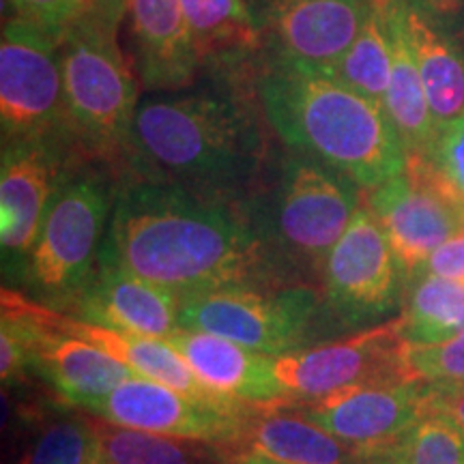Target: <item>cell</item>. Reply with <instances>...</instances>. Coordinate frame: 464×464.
<instances>
[{"label":"cell","mask_w":464,"mask_h":464,"mask_svg":"<svg viewBox=\"0 0 464 464\" xmlns=\"http://www.w3.org/2000/svg\"><path fill=\"white\" fill-rule=\"evenodd\" d=\"M103 246L131 274L179 299L282 280L247 207L207 200L179 185L121 177Z\"/></svg>","instance_id":"obj_1"},{"label":"cell","mask_w":464,"mask_h":464,"mask_svg":"<svg viewBox=\"0 0 464 464\" xmlns=\"http://www.w3.org/2000/svg\"><path fill=\"white\" fill-rule=\"evenodd\" d=\"M256 108L226 92H168L140 102L125 177L158 179L207 200L243 205L266 158Z\"/></svg>","instance_id":"obj_2"},{"label":"cell","mask_w":464,"mask_h":464,"mask_svg":"<svg viewBox=\"0 0 464 464\" xmlns=\"http://www.w3.org/2000/svg\"><path fill=\"white\" fill-rule=\"evenodd\" d=\"M254 89L265 123L284 144L362 189L379 188L406 168L409 155L385 108L332 73L266 56Z\"/></svg>","instance_id":"obj_3"},{"label":"cell","mask_w":464,"mask_h":464,"mask_svg":"<svg viewBox=\"0 0 464 464\" xmlns=\"http://www.w3.org/2000/svg\"><path fill=\"white\" fill-rule=\"evenodd\" d=\"M127 0L89 5L61 39L65 131L82 158L119 168L121 177L133 164L136 125V73L121 50L119 26Z\"/></svg>","instance_id":"obj_4"},{"label":"cell","mask_w":464,"mask_h":464,"mask_svg":"<svg viewBox=\"0 0 464 464\" xmlns=\"http://www.w3.org/2000/svg\"><path fill=\"white\" fill-rule=\"evenodd\" d=\"M359 207L362 188L351 177L293 150L277 168L265 205L247 211L282 276L284 271L323 276L324 260Z\"/></svg>","instance_id":"obj_5"},{"label":"cell","mask_w":464,"mask_h":464,"mask_svg":"<svg viewBox=\"0 0 464 464\" xmlns=\"http://www.w3.org/2000/svg\"><path fill=\"white\" fill-rule=\"evenodd\" d=\"M116 185L95 166L75 164L52 196L28 260V297L50 310L67 312L97 269L108 235Z\"/></svg>","instance_id":"obj_6"},{"label":"cell","mask_w":464,"mask_h":464,"mask_svg":"<svg viewBox=\"0 0 464 464\" xmlns=\"http://www.w3.org/2000/svg\"><path fill=\"white\" fill-rule=\"evenodd\" d=\"M181 329L218 335L269 357L342 334L324 299L307 284L230 286L191 295L181 299Z\"/></svg>","instance_id":"obj_7"},{"label":"cell","mask_w":464,"mask_h":464,"mask_svg":"<svg viewBox=\"0 0 464 464\" xmlns=\"http://www.w3.org/2000/svg\"><path fill=\"white\" fill-rule=\"evenodd\" d=\"M409 342L400 318L274 357L276 376L290 402H310L353 387L413 382Z\"/></svg>","instance_id":"obj_8"},{"label":"cell","mask_w":464,"mask_h":464,"mask_svg":"<svg viewBox=\"0 0 464 464\" xmlns=\"http://www.w3.org/2000/svg\"><path fill=\"white\" fill-rule=\"evenodd\" d=\"M0 130L3 140L69 142L61 44L22 17L5 20L0 34Z\"/></svg>","instance_id":"obj_9"},{"label":"cell","mask_w":464,"mask_h":464,"mask_svg":"<svg viewBox=\"0 0 464 464\" xmlns=\"http://www.w3.org/2000/svg\"><path fill=\"white\" fill-rule=\"evenodd\" d=\"M82 155L63 138L3 140L0 155V249L3 276L24 284L45 211L65 174Z\"/></svg>","instance_id":"obj_10"},{"label":"cell","mask_w":464,"mask_h":464,"mask_svg":"<svg viewBox=\"0 0 464 464\" xmlns=\"http://www.w3.org/2000/svg\"><path fill=\"white\" fill-rule=\"evenodd\" d=\"M323 299L340 332L387 316L400 301L404 276L385 230L359 207L323 266Z\"/></svg>","instance_id":"obj_11"},{"label":"cell","mask_w":464,"mask_h":464,"mask_svg":"<svg viewBox=\"0 0 464 464\" xmlns=\"http://www.w3.org/2000/svg\"><path fill=\"white\" fill-rule=\"evenodd\" d=\"M368 191V208L390 239L404 282L420 274L434 249L464 232V202L443 188L426 160L409 158L398 177Z\"/></svg>","instance_id":"obj_12"},{"label":"cell","mask_w":464,"mask_h":464,"mask_svg":"<svg viewBox=\"0 0 464 464\" xmlns=\"http://www.w3.org/2000/svg\"><path fill=\"white\" fill-rule=\"evenodd\" d=\"M254 406L202 402L161 382L133 376L91 406L89 413L112 426L164 434V437L228 445L239 439Z\"/></svg>","instance_id":"obj_13"},{"label":"cell","mask_w":464,"mask_h":464,"mask_svg":"<svg viewBox=\"0 0 464 464\" xmlns=\"http://www.w3.org/2000/svg\"><path fill=\"white\" fill-rule=\"evenodd\" d=\"M376 0H249L266 56L329 69L355 42Z\"/></svg>","instance_id":"obj_14"},{"label":"cell","mask_w":464,"mask_h":464,"mask_svg":"<svg viewBox=\"0 0 464 464\" xmlns=\"http://www.w3.org/2000/svg\"><path fill=\"white\" fill-rule=\"evenodd\" d=\"M63 314L114 332L168 342L181 329V299L131 274L102 246L95 276Z\"/></svg>","instance_id":"obj_15"},{"label":"cell","mask_w":464,"mask_h":464,"mask_svg":"<svg viewBox=\"0 0 464 464\" xmlns=\"http://www.w3.org/2000/svg\"><path fill=\"white\" fill-rule=\"evenodd\" d=\"M428 382L353 387L321 400L295 402L304 420L357 450L392 443L426 415Z\"/></svg>","instance_id":"obj_16"},{"label":"cell","mask_w":464,"mask_h":464,"mask_svg":"<svg viewBox=\"0 0 464 464\" xmlns=\"http://www.w3.org/2000/svg\"><path fill=\"white\" fill-rule=\"evenodd\" d=\"M34 327L33 372H37L67 404L89 411L116 387L138 376L130 365L89 342L56 332L44 321L42 305L22 295Z\"/></svg>","instance_id":"obj_17"},{"label":"cell","mask_w":464,"mask_h":464,"mask_svg":"<svg viewBox=\"0 0 464 464\" xmlns=\"http://www.w3.org/2000/svg\"><path fill=\"white\" fill-rule=\"evenodd\" d=\"M131 69L149 92H174L194 82L200 54L181 0H127Z\"/></svg>","instance_id":"obj_18"},{"label":"cell","mask_w":464,"mask_h":464,"mask_svg":"<svg viewBox=\"0 0 464 464\" xmlns=\"http://www.w3.org/2000/svg\"><path fill=\"white\" fill-rule=\"evenodd\" d=\"M191 372L219 398L246 406L290 402L276 376L274 357L260 355L218 335L179 329L168 340Z\"/></svg>","instance_id":"obj_19"},{"label":"cell","mask_w":464,"mask_h":464,"mask_svg":"<svg viewBox=\"0 0 464 464\" xmlns=\"http://www.w3.org/2000/svg\"><path fill=\"white\" fill-rule=\"evenodd\" d=\"M226 451H254L282 464H363V450L335 439L301 417L288 402L254 406Z\"/></svg>","instance_id":"obj_20"},{"label":"cell","mask_w":464,"mask_h":464,"mask_svg":"<svg viewBox=\"0 0 464 464\" xmlns=\"http://www.w3.org/2000/svg\"><path fill=\"white\" fill-rule=\"evenodd\" d=\"M437 133L464 114V50L423 0H398Z\"/></svg>","instance_id":"obj_21"},{"label":"cell","mask_w":464,"mask_h":464,"mask_svg":"<svg viewBox=\"0 0 464 464\" xmlns=\"http://www.w3.org/2000/svg\"><path fill=\"white\" fill-rule=\"evenodd\" d=\"M42 305V304H39ZM44 321L54 327L56 332H63L73 338H80L89 344L102 348L108 355H112L123 362L125 365L136 372L142 379L161 382V385L170 387L185 393V396L202 400V402L211 404H224V406H246L235 404L228 400L219 398L216 392H211L202 382L198 376L191 372V368L185 363V359L179 355L174 348L168 344L166 340H153V338H140V335L114 332V329L100 327V324H91L78 318L63 314V312L50 310V307L42 305Z\"/></svg>","instance_id":"obj_22"},{"label":"cell","mask_w":464,"mask_h":464,"mask_svg":"<svg viewBox=\"0 0 464 464\" xmlns=\"http://www.w3.org/2000/svg\"><path fill=\"white\" fill-rule=\"evenodd\" d=\"M387 20L392 33V80L382 108L396 127L406 155L423 158L437 138V127L413 50L406 37L398 0H387Z\"/></svg>","instance_id":"obj_23"},{"label":"cell","mask_w":464,"mask_h":464,"mask_svg":"<svg viewBox=\"0 0 464 464\" xmlns=\"http://www.w3.org/2000/svg\"><path fill=\"white\" fill-rule=\"evenodd\" d=\"M200 61L232 63L263 44L249 0H181Z\"/></svg>","instance_id":"obj_24"},{"label":"cell","mask_w":464,"mask_h":464,"mask_svg":"<svg viewBox=\"0 0 464 464\" xmlns=\"http://www.w3.org/2000/svg\"><path fill=\"white\" fill-rule=\"evenodd\" d=\"M402 335L411 346L437 344L464 332V284L421 274L409 282Z\"/></svg>","instance_id":"obj_25"},{"label":"cell","mask_w":464,"mask_h":464,"mask_svg":"<svg viewBox=\"0 0 464 464\" xmlns=\"http://www.w3.org/2000/svg\"><path fill=\"white\" fill-rule=\"evenodd\" d=\"M323 72L351 86L376 103H385L392 80V33L387 20V0H376L365 17L355 42L344 54Z\"/></svg>","instance_id":"obj_26"},{"label":"cell","mask_w":464,"mask_h":464,"mask_svg":"<svg viewBox=\"0 0 464 464\" xmlns=\"http://www.w3.org/2000/svg\"><path fill=\"white\" fill-rule=\"evenodd\" d=\"M100 464H230L216 443L164 437L97 421Z\"/></svg>","instance_id":"obj_27"},{"label":"cell","mask_w":464,"mask_h":464,"mask_svg":"<svg viewBox=\"0 0 464 464\" xmlns=\"http://www.w3.org/2000/svg\"><path fill=\"white\" fill-rule=\"evenodd\" d=\"M363 464H464V432L450 417L426 413L392 443L363 450Z\"/></svg>","instance_id":"obj_28"},{"label":"cell","mask_w":464,"mask_h":464,"mask_svg":"<svg viewBox=\"0 0 464 464\" xmlns=\"http://www.w3.org/2000/svg\"><path fill=\"white\" fill-rule=\"evenodd\" d=\"M17 464H100V432L89 417L58 413L28 440Z\"/></svg>","instance_id":"obj_29"},{"label":"cell","mask_w":464,"mask_h":464,"mask_svg":"<svg viewBox=\"0 0 464 464\" xmlns=\"http://www.w3.org/2000/svg\"><path fill=\"white\" fill-rule=\"evenodd\" d=\"M409 368L415 381L464 382V332L437 344L409 346Z\"/></svg>","instance_id":"obj_30"},{"label":"cell","mask_w":464,"mask_h":464,"mask_svg":"<svg viewBox=\"0 0 464 464\" xmlns=\"http://www.w3.org/2000/svg\"><path fill=\"white\" fill-rule=\"evenodd\" d=\"M421 160H426L443 188L464 202V114L437 133Z\"/></svg>","instance_id":"obj_31"},{"label":"cell","mask_w":464,"mask_h":464,"mask_svg":"<svg viewBox=\"0 0 464 464\" xmlns=\"http://www.w3.org/2000/svg\"><path fill=\"white\" fill-rule=\"evenodd\" d=\"M89 7V0H9L3 7L5 20L22 17L33 22L61 44L63 34Z\"/></svg>","instance_id":"obj_32"},{"label":"cell","mask_w":464,"mask_h":464,"mask_svg":"<svg viewBox=\"0 0 464 464\" xmlns=\"http://www.w3.org/2000/svg\"><path fill=\"white\" fill-rule=\"evenodd\" d=\"M421 274L440 276L464 284V232L451 237L439 249H434L432 256L428 258V263L421 266V271L417 276Z\"/></svg>","instance_id":"obj_33"},{"label":"cell","mask_w":464,"mask_h":464,"mask_svg":"<svg viewBox=\"0 0 464 464\" xmlns=\"http://www.w3.org/2000/svg\"><path fill=\"white\" fill-rule=\"evenodd\" d=\"M426 413L450 417L464 432V382L445 385V382H428Z\"/></svg>","instance_id":"obj_34"},{"label":"cell","mask_w":464,"mask_h":464,"mask_svg":"<svg viewBox=\"0 0 464 464\" xmlns=\"http://www.w3.org/2000/svg\"><path fill=\"white\" fill-rule=\"evenodd\" d=\"M226 458H228L230 464H282L271 460V458H265L260 454H254V451H226Z\"/></svg>","instance_id":"obj_35"},{"label":"cell","mask_w":464,"mask_h":464,"mask_svg":"<svg viewBox=\"0 0 464 464\" xmlns=\"http://www.w3.org/2000/svg\"><path fill=\"white\" fill-rule=\"evenodd\" d=\"M95 3H106V0H89V5H95Z\"/></svg>","instance_id":"obj_36"},{"label":"cell","mask_w":464,"mask_h":464,"mask_svg":"<svg viewBox=\"0 0 464 464\" xmlns=\"http://www.w3.org/2000/svg\"><path fill=\"white\" fill-rule=\"evenodd\" d=\"M9 3V0H3V7H5V5H7Z\"/></svg>","instance_id":"obj_37"},{"label":"cell","mask_w":464,"mask_h":464,"mask_svg":"<svg viewBox=\"0 0 464 464\" xmlns=\"http://www.w3.org/2000/svg\"><path fill=\"white\" fill-rule=\"evenodd\" d=\"M458 3H464V0H458Z\"/></svg>","instance_id":"obj_38"}]
</instances>
